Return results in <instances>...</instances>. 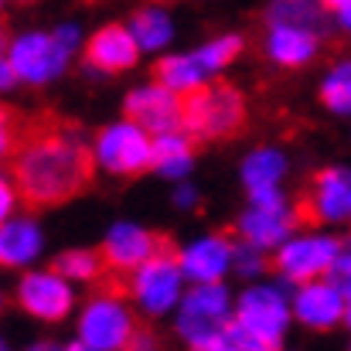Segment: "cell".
Here are the masks:
<instances>
[{
	"label": "cell",
	"instance_id": "obj_37",
	"mask_svg": "<svg viewBox=\"0 0 351 351\" xmlns=\"http://www.w3.org/2000/svg\"><path fill=\"white\" fill-rule=\"evenodd\" d=\"M174 205H178V208H195V205H198V191H195L191 184H178Z\"/></svg>",
	"mask_w": 351,
	"mask_h": 351
},
{
	"label": "cell",
	"instance_id": "obj_11",
	"mask_svg": "<svg viewBox=\"0 0 351 351\" xmlns=\"http://www.w3.org/2000/svg\"><path fill=\"white\" fill-rule=\"evenodd\" d=\"M7 58L14 62L21 82L45 86V82H51V79H58L65 72V65H69L72 55L58 45L55 34H48V31H27V34L10 38Z\"/></svg>",
	"mask_w": 351,
	"mask_h": 351
},
{
	"label": "cell",
	"instance_id": "obj_28",
	"mask_svg": "<svg viewBox=\"0 0 351 351\" xmlns=\"http://www.w3.org/2000/svg\"><path fill=\"white\" fill-rule=\"evenodd\" d=\"M226 335L232 338V345L239 351H283V341H273V338H266V335H259V331H252V328L239 324L235 317L229 321Z\"/></svg>",
	"mask_w": 351,
	"mask_h": 351
},
{
	"label": "cell",
	"instance_id": "obj_14",
	"mask_svg": "<svg viewBox=\"0 0 351 351\" xmlns=\"http://www.w3.org/2000/svg\"><path fill=\"white\" fill-rule=\"evenodd\" d=\"M123 113H126V119L140 123L147 133L160 136V133H171V130H184V96H178L164 82L136 86L126 96Z\"/></svg>",
	"mask_w": 351,
	"mask_h": 351
},
{
	"label": "cell",
	"instance_id": "obj_1",
	"mask_svg": "<svg viewBox=\"0 0 351 351\" xmlns=\"http://www.w3.org/2000/svg\"><path fill=\"white\" fill-rule=\"evenodd\" d=\"M10 174L27 208H51L72 202L93 184L96 154L79 126L51 113H38L21 119V140L10 154Z\"/></svg>",
	"mask_w": 351,
	"mask_h": 351
},
{
	"label": "cell",
	"instance_id": "obj_17",
	"mask_svg": "<svg viewBox=\"0 0 351 351\" xmlns=\"http://www.w3.org/2000/svg\"><path fill=\"white\" fill-rule=\"evenodd\" d=\"M321 38H324V31H314V27H300V24H266L263 51H266L269 62H276L280 69H304V65H311V62L317 58Z\"/></svg>",
	"mask_w": 351,
	"mask_h": 351
},
{
	"label": "cell",
	"instance_id": "obj_30",
	"mask_svg": "<svg viewBox=\"0 0 351 351\" xmlns=\"http://www.w3.org/2000/svg\"><path fill=\"white\" fill-rule=\"evenodd\" d=\"M17 140H21V117L0 106V160H7L17 150Z\"/></svg>",
	"mask_w": 351,
	"mask_h": 351
},
{
	"label": "cell",
	"instance_id": "obj_33",
	"mask_svg": "<svg viewBox=\"0 0 351 351\" xmlns=\"http://www.w3.org/2000/svg\"><path fill=\"white\" fill-rule=\"evenodd\" d=\"M331 276H335L341 287H351V239L341 242V252H338V263H335Z\"/></svg>",
	"mask_w": 351,
	"mask_h": 351
},
{
	"label": "cell",
	"instance_id": "obj_49",
	"mask_svg": "<svg viewBox=\"0 0 351 351\" xmlns=\"http://www.w3.org/2000/svg\"><path fill=\"white\" fill-rule=\"evenodd\" d=\"M348 351H351V345H348Z\"/></svg>",
	"mask_w": 351,
	"mask_h": 351
},
{
	"label": "cell",
	"instance_id": "obj_27",
	"mask_svg": "<svg viewBox=\"0 0 351 351\" xmlns=\"http://www.w3.org/2000/svg\"><path fill=\"white\" fill-rule=\"evenodd\" d=\"M242 48H245L242 34H222V38L205 41L195 55H198V62L205 65V72H208V75H215V72H222V69H229V65H232L235 58L242 55Z\"/></svg>",
	"mask_w": 351,
	"mask_h": 351
},
{
	"label": "cell",
	"instance_id": "obj_29",
	"mask_svg": "<svg viewBox=\"0 0 351 351\" xmlns=\"http://www.w3.org/2000/svg\"><path fill=\"white\" fill-rule=\"evenodd\" d=\"M232 269L239 273V276H245V280H256V276H263V273H266V249H259V245H252V242H242V245H235Z\"/></svg>",
	"mask_w": 351,
	"mask_h": 351
},
{
	"label": "cell",
	"instance_id": "obj_40",
	"mask_svg": "<svg viewBox=\"0 0 351 351\" xmlns=\"http://www.w3.org/2000/svg\"><path fill=\"white\" fill-rule=\"evenodd\" d=\"M345 293H348V307H345V328L351 331V287H345Z\"/></svg>",
	"mask_w": 351,
	"mask_h": 351
},
{
	"label": "cell",
	"instance_id": "obj_2",
	"mask_svg": "<svg viewBox=\"0 0 351 351\" xmlns=\"http://www.w3.org/2000/svg\"><path fill=\"white\" fill-rule=\"evenodd\" d=\"M245 126V99L229 82H205L184 96V130L202 140H232Z\"/></svg>",
	"mask_w": 351,
	"mask_h": 351
},
{
	"label": "cell",
	"instance_id": "obj_4",
	"mask_svg": "<svg viewBox=\"0 0 351 351\" xmlns=\"http://www.w3.org/2000/svg\"><path fill=\"white\" fill-rule=\"evenodd\" d=\"M232 317V293L222 283H195L178 304V335L188 348L198 351L205 341L226 335Z\"/></svg>",
	"mask_w": 351,
	"mask_h": 351
},
{
	"label": "cell",
	"instance_id": "obj_10",
	"mask_svg": "<svg viewBox=\"0 0 351 351\" xmlns=\"http://www.w3.org/2000/svg\"><path fill=\"white\" fill-rule=\"evenodd\" d=\"M290 317H293V297L287 290V280L283 283H256L235 304V321L273 338V341H283Z\"/></svg>",
	"mask_w": 351,
	"mask_h": 351
},
{
	"label": "cell",
	"instance_id": "obj_44",
	"mask_svg": "<svg viewBox=\"0 0 351 351\" xmlns=\"http://www.w3.org/2000/svg\"><path fill=\"white\" fill-rule=\"evenodd\" d=\"M0 307H3V297H0Z\"/></svg>",
	"mask_w": 351,
	"mask_h": 351
},
{
	"label": "cell",
	"instance_id": "obj_48",
	"mask_svg": "<svg viewBox=\"0 0 351 351\" xmlns=\"http://www.w3.org/2000/svg\"><path fill=\"white\" fill-rule=\"evenodd\" d=\"M348 226H351V219H348Z\"/></svg>",
	"mask_w": 351,
	"mask_h": 351
},
{
	"label": "cell",
	"instance_id": "obj_38",
	"mask_svg": "<svg viewBox=\"0 0 351 351\" xmlns=\"http://www.w3.org/2000/svg\"><path fill=\"white\" fill-rule=\"evenodd\" d=\"M62 351H99V348H93L89 341H82V338H79V341H72L69 348H62Z\"/></svg>",
	"mask_w": 351,
	"mask_h": 351
},
{
	"label": "cell",
	"instance_id": "obj_7",
	"mask_svg": "<svg viewBox=\"0 0 351 351\" xmlns=\"http://www.w3.org/2000/svg\"><path fill=\"white\" fill-rule=\"evenodd\" d=\"M297 226H300V212H297V205L287 202V195L280 188L249 191V208L239 215L242 242H252L259 249H280Z\"/></svg>",
	"mask_w": 351,
	"mask_h": 351
},
{
	"label": "cell",
	"instance_id": "obj_34",
	"mask_svg": "<svg viewBox=\"0 0 351 351\" xmlns=\"http://www.w3.org/2000/svg\"><path fill=\"white\" fill-rule=\"evenodd\" d=\"M21 79H17V69H14V62L7 58V55H0V93H7V89H14Z\"/></svg>",
	"mask_w": 351,
	"mask_h": 351
},
{
	"label": "cell",
	"instance_id": "obj_5",
	"mask_svg": "<svg viewBox=\"0 0 351 351\" xmlns=\"http://www.w3.org/2000/svg\"><path fill=\"white\" fill-rule=\"evenodd\" d=\"M126 290L117 287H103V293H96L82 314H79V338L89 341L99 351H126L136 328V317L130 311V304L123 300Z\"/></svg>",
	"mask_w": 351,
	"mask_h": 351
},
{
	"label": "cell",
	"instance_id": "obj_36",
	"mask_svg": "<svg viewBox=\"0 0 351 351\" xmlns=\"http://www.w3.org/2000/svg\"><path fill=\"white\" fill-rule=\"evenodd\" d=\"M126 351H160V341H157V338H154L150 331H136Z\"/></svg>",
	"mask_w": 351,
	"mask_h": 351
},
{
	"label": "cell",
	"instance_id": "obj_25",
	"mask_svg": "<svg viewBox=\"0 0 351 351\" xmlns=\"http://www.w3.org/2000/svg\"><path fill=\"white\" fill-rule=\"evenodd\" d=\"M321 106L338 119H351V55L338 58L321 79Z\"/></svg>",
	"mask_w": 351,
	"mask_h": 351
},
{
	"label": "cell",
	"instance_id": "obj_9",
	"mask_svg": "<svg viewBox=\"0 0 351 351\" xmlns=\"http://www.w3.org/2000/svg\"><path fill=\"white\" fill-rule=\"evenodd\" d=\"M300 222L307 226H341L351 219V167L348 164H331L321 167L304 198L297 202Z\"/></svg>",
	"mask_w": 351,
	"mask_h": 351
},
{
	"label": "cell",
	"instance_id": "obj_22",
	"mask_svg": "<svg viewBox=\"0 0 351 351\" xmlns=\"http://www.w3.org/2000/svg\"><path fill=\"white\" fill-rule=\"evenodd\" d=\"M154 75H157V82H164L178 96H188V93H195V89H202L208 82V72H205V65L198 62L195 51L191 55H164L157 62Z\"/></svg>",
	"mask_w": 351,
	"mask_h": 351
},
{
	"label": "cell",
	"instance_id": "obj_21",
	"mask_svg": "<svg viewBox=\"0 0 351 351\" xmlns=\"http://www.w3.org/2000/svg\"><path fill=\"white\" fill-rule=\"evenodd\" d=\"M130 31H133V38L140 41L143 51H164L174 38V21L157 0H150L147 7H140L130 17Z\"/></svg>",
	"mask_w": 351,
	"mask_h": 351
},
{
	"label": "cell",
	"instance_id": "obj_41",
	"mask_svg": "<svg viewBox=\"0 0 351 351\" xmlns=\"http://www.w3.org/2000/svg\"><path fill=\"white\" fill-rule=\"evenodd\" d=\"M27 351H62L58 345H48V341H41V345H31Z\"/></svg>",
	"mask_w": 351,
	"mask_h": 351
},
{
	"label": "cell",
	"instance_id": "obj_19",
	"mask_svg": "<svg viewBox=\"0 0 351 351\" xmlns=\"http://www.w3.org/2000/svg\"><path fill=\"white\" fill-rule=\"evenodd\" d=\"M41 249H45V235L34 219L14 215L0 226V266H7V269L31 266L41 256Z\"/></svg>",
	"mask_w": 351,
	"mask_h": 351
},
{
	"label": "cell",
	"instance_id": "obj_8",
	"mask_svg": "<svg viewBox=\"0 0 351 351\" xmlns=\"http://www.w3.org/2000/svg\"><path fill=\"white\" fill-rule=\"evenodd\" d=\"M341 252V239L331 232H304V235H290L280 252H276V269L287 283L300 287L307 280H321L331 276L335 263Z\"/></svg>",
	"mask_w": 351,
	"mask_h": 351
},
{
	"label": "cell",
	"instance_id": "obj_6",
	"mask_svg": "<svg viewBox=\"0 0 351 351\" xmlns=\"http://www.w3.org/2000/svg\"><path fill=\"white\" fill-rule=\"evenodd\" d=\"M93 154L96 164L117 178H136L143 171H150L154 160V133H147L140 123L123 119V123H110L96 133L93 140Z\"/></svg>",
	"mask_w": 351,
	"mask_h": 351
},
{
	"label": "cell",
	"instance_id": "obj_3",
	"mask_svg": "<svg viewBox=\"0 0 351 351\" xmlns=\"http://www.w3.org/2000/svg\"><path fill=\"white\" fill-rule=\"evenodd\" d=\"M130 297L147 317L171 314L184 297V269L178 259V245L167 239L147 263H140L130 273Z\"/></svg>",
	"mask_w": 351,
	"mask_h": 351
},
{
	"label": "cell",
	"instance_id": "obj_26",
	"mask_svg": "<svg viewBox=\"0 0 351 351\" xmlns=\"http://www.w3.org/2000/svg\"><path fill=\"white\" fill-rule=\"evenodd\" d=\"M55 269L79 283H99V276H106V259L93 249H65L55 259Z\"/></svg>",
	"mask_w": 351,
	"mask_h": 351
},
{
	"label": "cell",
	"instance_id": "obj_42",
	"mask_svg": "<svg viewBox=\"0 0 351 351\" xmlns=\"http://www.w3.org/2000/svg\"><path fill=\"white\" fill-rule=\"evenodd\" d=\"M324 3H328V10H335V7H338V3H345V0H324Z\"/></svg>",
	"mask_w": 351,
	"mask_h": 351
},
{
	"label": "cell",
	"instance_id": "obj_31",
	"mask_svg": "<svg viewBox=\"0 0 351 351\" xmlns=\"http://www.w3.org/2000/svg\"><path fill=\"white\" fill-rule=\"evenodd\" d=\"M17 202H24V198H21V188H17L14 174H10V178H7V174H0V226H3L7 219H14Z\"/></svg>",
	"mask_w": 351,
	"mask_h": 351
},
{
	"label": "cell",
	"instance_id": "obj_24",
	"mask_svg": "<svg viewBox=\"0 0 351 351\" xmlns=\"http://www.w3.org/2000/svg\"><path fill=\"white\" fill-rule=\"evenodd\" d=\"M328 3L324 0H269L266 7V24H300L324 31L328 27Z\"/></svg>",
	"mask_w": 351,
	"mask_h": 351
},
{
	"label": "cell",
	"instance_id": "obj_12",
	"mask_svg": "<svg viewBox=\"0 0 351 351\" xmlns=\"http://www.w3.org/2000/svg\"><path fill=\"white\" fill-rule=\"evenodd\" d=\"M17 307L38 321H65L75 307V290L72 280L62 276L58 269H31L17 283Z\"/></svg>",
	"mask_w": 351,
	"mask_h": 351
},
{
	"label": "cell",
	"instance_id": "obj_46",
	"mask_svg": "<svg viewBox=\"0 0 351 351\" xmlns=\"http://www.w3.org/2000/svg\"><path fill=\"white\" fill-rule=\"evenodd\" d=\"M157 3H167V0H157Z\"/></svg>",
	"mask_w": 351,
	"mask_h": 351
},
{
	"label": "cell",
	"instance_id": "obj_18",
	"mask_svg": "<svg viewBox=\"0 0 351 351\" xmlns=\"http://www.w3.org/2000/svg\"><path fill=\"white\" fill-rule=\"evenodd\" d=\"M140 41L133 38L130 24H106L99 27L89 45H86V62L96 69V72H106V75H117L136 65L140 58Z\"/></svg>",
	"mask_w": 351,
	"mask_h": 351
},
{
	"label": "cell",
	"instance_id": "obj_23",
	"mask_svg": "<svg viewBox=\"0 0 351 351\" xmlns=\"http://www.w3.org/2000/svg\"><path fill=\"white\" fill-rule=\"evenodd\" d=\"M287 154L276 147H259L242 160V184L245 191H266V188H280L283 174H287Z\"/></svg>",
	"mask_w": 351,
	"mask_h": 351
},
{
	"label": "cell",
	"instance_id": "obj_47",
	"mask_svg": "<svg viewBox=\"0 0 351 351\" xmlns=\"http://www.w3.org/2000/svg\"><path fill=\"white\" fill-rule=\"evenodd\" d=\"M0 7H3V0H0Z\"/></svg>",
	"mask_w": 351,
	"mask_h": 351
},
{
	"label": "cell",
	"instance_id": "obj_35",
	"mask_svg": "<svg viewBox=\"0 0 351 351\" xmlns=\"http://www.w3.org/2000/svg\"><path fill=\"white\" fill-rule=\"evenodd\" d=\"M331 21H335V27H338L341 34H348L351 38V0L338 3V7L331 10Z\"/></svg>",
	"mask_w": 351,
	"mask_h": 351
},
{
	"label": "cell",
	"instance_id": "obj_32",
	"mask_svg": "<svg viewBox=\"0 0 351 351\" xmlns=\"http://www.w3.org/2000/svg\"><path fill=\"white\" fill-rule=\"evenodd\" d=\"M51 34L58 38V45H62L69 55H75V51H79V45H82V31H79L75 24H58Z\"/></svg>",
	"mask_w": 351,
	"mask_h": 351
},
{
	"label": "cell",
	"instance_id": "obj_43",
	"mask_svg": "<svg viewBox=\"0 0 351 351\" xmlns=\"http://www.w3.org/2000/svg\"><path fill=\"white\" fill-rule=\"evenodd\" d=\"M0 351H10V348H7V341H3V338H0Z\"/></svg>",
	"mask_w": 351,
	"mask_h": 351
},
{
	"label": "cell",
	"instance_id": "obj_15",
	"mask_svg": "<svg viewBox=\"0 0 351 351\" xmlns=\"http://www.w3.org/2000/svg\"><path fill=\"white\" fill-rule=\"evenodd\" d=\"M167 242V235H157L136 222H113L110 232L103 239V259H106V269L113 276H130L140 263H147L160 245Z\"/></svg>",
	"mask_w": 351,
	"mask_h": 351
},
{
	"label": "cell",
	"instance_id": "obj_13",
	"mask_svg": "<svg viewBox=\"0 0 351 351\" xmlns=\"http://www.w3.org/2000/svg\"><path fill=\"white\" fill-rule=\"evenodd\" d=\"M345 307L348 293L335 276L307 280L293 290V317L311 331H335L338 324H345Z\"/></svg>",
	"mask_w": 351,
	"mask_h": 351
},
{
	"label": "cell",
	"instance_id": "obj_39",
	"mask_svg": "<svg viewBox=\"0 0 351 351\" xmlns=\"http://www.w3.org/2000/svg\"><path fill=\"white\" fill-rule=\"evenodd\" d=\"M7 48H10V38H7V27L0 24V55H7Z\"/></svg>",
	"mask_w": 351,
	"mask_h": 351
},
{
	"label": "cell",
	"instance_id": "obj_20",
	"mask_svg": "<svg viewBox=\"0 0 351 351\" xmlns=\"http://www.w3.org/2000/svg\"><path fill=\"white\" fill-rule=\"evenodd\" d=\"M191 164H195V136L188 130H171V133L154 136L150 171H157L160 178H171V181H184Z\"/></svg>",
	"mask_w": 351,
	"mask_h": 351
},
{
	"label": "cell",
	"instance_id": "obj_16",
	"mask_svg": "<svg viewBox=\"0 0 351 351\" xmlns=\"http://www.w3.org/2000/svg\"><path fill=\"white\" fill-rule=\"evenodd\" d=\"M178 259H181L184 280H191V283H222L235 263V242L222 232L202 235V239L181 245Z\"/></svg>",
	"mask_w": 351,
	"mask_h": 351
},
{
	"label": "cell",
	"instance_id": "obj_45",
	"mask_svg": "<svg viewBox=\"0 0 351 351\" xmlns=\"http://www.w3.org/2000/svg\"><path fill=\"white\" fill-rule=\"evenodd\" d=\"M21 3H31V0H21Z\"/></svg>",
	"mask_w": 351,
	"mask_h": 351
}]
</instances>
